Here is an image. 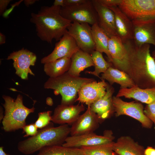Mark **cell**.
<instances>
[{
  "mask_svg": "<svg viewBox=\"0 0 155 155\" xmlns=\"http://www.w3.org/2000/svg\"><path fill=\"white\" fill-rule=\"evenodd\" d=\"M127 51L126 63L122 71L131 78L135 86L146 89L155 87V59L150 45H136L133 40L124 43Z\"/></svg>",
  "mask_w": 155,
  "mask_h": 155,
  "instance_id": "obj_1",
  "label": "cell"
},
{
  "mask_svg": "<svg viewBox=\"0 0 155 155\" xmlns=\"http://www.w3.org/2000/svg\"><path fill=\"white\" fill-rule=\"evenodd\" d=\"M61 7L53 5L43 6L36 13H32L30 22L34 24L38 36L42 41L52 44L59 41L72 23L60 14Z\"/></svg>",
  "mask_w": 155,
  "mask_h": 155,
  "instance_id": "obj_2",
  "label": "cell"
},
{
  "mask_svg": "<svg viewBox=\"0 0 155 155\" xmlns=\"http://www.w3.org/2000/svg\"><path fill=\"white\" fill-rule=\"evenodd\" d=\"M70 127L67 124L54 127L51 123L38 131L37 134L20 142L17 148L25 155L32 154L47 146L62 145L70 133Z\"/></svg>",
  "mask_w": 155,
  "mask_h": 155,
  "instance_id": "obj_3",
  "label": "cell"
},
{
  "mask_svg": "<svg viewBox=\"0 0 155 155\" xmlns=\"http://www.w3.org/2000/svg\"><path fill=\"white\" fill-rule=\"evenodd\" d=\"M94 80L92 78L74 76L67 72L57 77L49 78L45 83L44 87L53 90L56 95L60 94L61 104L72 105L75 102L77 94L81 87Z\"/></svg>",
  "mask_w": 155,
  "mask_h": 155,
  "instance_id": "obj_4",
  "label": "cell"
},
{
  "mask_svg": "<svg viewBox=\"0 0 155 155\" xmlns=\"http://www.w3.org/2000/svg\"><path fill=\"white\" fill-rule=\"evenodd\" d=\"M2 97L5 101L3 104L5 110L2 121L3 129L8 132L23 129L26 125V118L30 114L34 112L35 108L33 106L28 108L25 106L20 94L15 100L8 96L4 95Z\"/></svg>",
  "mask_w": 155,
  "mask_h": 155,
  "instance_id": "obj_5",
  "label": "cell"
},
{
  "mask_svg": "<svg viewBox=\"0 0 155 155\" xmlns=\"http://www.w3.org/2000/svg\"><path fill=\"white\" fill-rule=\"evenodd\" d=\"M60 14L72 22L86 23L92 26L98 23V14L92 0H87L75 6L61 7Z\"/></svg>",
  "mask_w": 155,
  "mask_h": 155,
  "instance_id": "obj_6",
  "label": "cell"
},
{
  "mask_svg": "<svg viewBox=\"0 0 155 155\" xmlns=\"http://www.w3.org/2000/svg\"><path fill=\"white\" fill-rule=\"evenodd\" d=\"M112 103L116 117L127 115L139 121L144 127H152L153 123L144 114L142 103L135 101L125 102L116 96L113 97Z\"/></svg>",
  "mask_w": 155,
  "mask_h": 155,
  "instance_id": "obj_7",
  "label": "cell"
},
{
  "mask_svg": "<svg viewBox=\"0 0 155 155\" xmlns=\"http://www.w3.org/2000/svg\"><path fill=\"white\" fill-rule=\"evenodd\" d=\"M118 7L131 20L155 18V0H121Z\"/></svg>",
  "mask_w": 155,
  "mask_h": 155,
  "instance_id": "obj_8",
  "label": "cell"
},
{
  "mask_svg": "<svg viewBox=\"0 0 155 155\" xmlns=\"http://www.w3.org/2000/svg\"><path fill=\"white\" fill-rule=\"evenodd\" d=\"M133 39L137 45L152 44L155 47V18L132 20Z\"/></svg>",
  "mask_w": 155,
  "mask_h": 155,
  "instance_id": "obj_9",
  "label": "cell"
},
{
  "mask_svg": "<svg viewBox=\"0 0 155 155\" xmlns=\"http://www.w3.org/2000/svg\"><path fill=\"white\" fill-rule=\"evenodd\" d=\"M67 32L75 40L80 49L90 54L95 50L91 26L86 23L72 22Z\"/></svg>",
  "mask_w": 155,
  "mask_h": 155,
  "instance_id": "obj_10",
  "label": "cell"
},
{
  "mask_svg": "<svg viewBox=\"0 0 155 155\" xmlns=\"http://www.w3.org/2000/svg\"><path fill=\"white\" fill-rule=\"evenodd\" d=\"M115 137L112 131L105 130L102 135L94 132L67 137L62 146L65 147L80 148L82 146L99 145L113 142Z\"/></svg>",
  "mask_w": 155,
  "mask_h": 155,
  "instance_id": "obj_11",
  "label": "cell"
},
{
  "mask_svg": "<svg viewBox=\"0 0 155 155\" xmlns=\"http://www.w3.org/2000/svg\"><path fill=\"white\" fill-rule=\"evenodd\" d=\"M7 59L13 60L16 73L21 79L27 80L29 73L34 75L30 68V66L35 65L36 60V56L33 52L23 48L10 53Z\"/></svg>",
  "mask_w": 155,
  "mask_h": 155,
  "instance_id": "obj_12",
  "label": "cell"
},
{
  "mask_svg": "<svg viewBox=\"0 0 155 155\" xmlns=\"http://www.w3.org/2000/svg\"><path fill=\"white\" fill-rule=\"evenodd\" d=\"M80 49L74 39L67 32L55 44L52 52L42 58L41 63L44 64L64 57H71L73 54Z\"/></svg>",
  "mask_w": 155,
  "mask_h": 155,
  "instance_id": "obj_13",
  "label": "cell"
},
{
  "mask_svg": "<svg viewBox=\"0 0 155 155\" xmlns=\"http://www.w3.org/2000/svg\"><path fill=\"white\" fill-rule=\"evenodd\" d=\"M100 123L97 115L92 111L90 105L86 111L80 115L70 127V136L78 135L94 132Z\"/></svg>",
  "mask_w": 155,
  "mask_h": 155,
  "instance_id": "obj_14",
  "label": "cell"
},
{
  "mask_svg": "<svg viewBox=\"0 0 155 155\" xmlns=\"http://www.w3.org/2000/svg\"><path fill=\"white\" fill-rule=\"evenodd\" d=\"M108 84L104 80L99 82L94 80L85 84L79 90L75 102L90 105L104 95Z\"/></svg>",
  "mask_w": 155,
  "mask_h": 155,
  "instance_id": "obj_15",
  "label": "cell"
},
{
  "mask_svg": "<svg viewBox=\"0 0 155 155\" xmlns=\"http://www.w3.org/2000/svg\"><path fill=\"white\" fill-rule=\"evenodd\" d=\"M85 108L82 103L76 105L61 104L55 108L51 116V121L56 124L71 125Z\"/></svg>",
  "mask_w": 155,
  "mask_h": 155,
  "instance_id": "obj_16",
  "label": "cell"
},
{
  "mask_svg": "<svg viewBox=\"0 0 155 155\" xmlns=\"http://www.w3.org/2000/svg\"><path fill=\"white\" fill-rule=\"evenodd\" d=\"M92 1L98 14V24L99 27L105 32L109 38L118 36L115 15L113 11L110 8L102 5L97 0Z\"/></svg>",
  "mask_w": 155,
  "mask_h": 155,
  "instance_id": "obj_17",
  "label": "cell"
},
{
  "mask_svg": "<svg viewBox=\"0 0 155 155\" xmlns=\"http://www.w3.org/2000/svg\"><path fill=\"white\" fill-rule=\"evenodd\" d=\"M114 92L112 85L108 83L104 95L90 105L91 110L97 115L100 123L114 112L112 103V96Z\"/></svg>",
  "mask_w": 155,
  "mask_h": 155,
  "instance_id": "obj_18",
  "label": "cell"
},
{
  "mask_svg": "<svg viewBox=\"0 0 155 155\" xmlns=\"http://www.w3.org/2000/svg\"><path fill=\"white\" fill-rule=\"evenodd\" d=\"M114 12L118 36L124 43L133 39V26L132 20L118 6L108 8Z\"/></svg>",
  "mask_w": 155,
  "mask_h": 155,
  "instance_id": "obj_19",
  "label": "cell"
},
{
  "mask_svg": "<svg viewBox=\"0 0 155 155\" xmlns=\"http://www.w3.org/2000/svg\"><path fill=\"white\" fill-rule=\"evenodd\" d=\"M108 49L115 68L122 71L126 62L127 51L124 43L118 36L109 38Z\"/></svg>",
  "mask_w": 155,
  "mask_h": 155,
  "instance_id": "obj_20",
  "label": "cell"
},
{
  "mask_svg": "<svg viewBox=\"0 0 155 155\" xmlns=\"http://www.w3.org/2000/svg\"><path fill=\"white\" fill-rule=\"evenodd\" d=\"M145 149L131 137H119L113 146V150L118 155H145Z\"/></svg>",
  "mask_w": 155,
  "mask_h": 155,
  "instance_id": "obj_21",
  "label": "cell"
},
{
  "mask_svg": "<svg viewBox=\"0 0 155 155\" xmlns=\"http://www.w3.org/2000/svg\"><path fill=\"white\" fill-rule=\"evenodd\" d=\"M116 96L133 98L149 104L155 102V87L142 89L135 85L130 88L120 89Z\"/></svg>",
  "mask_w": 155,
  "mask_h": 155,
  "instance_id": "obj_22",
  "label": "cell"
},
{
  "mask_svg": "<svg viewBox=\"0 0 155 155\" xmlns=\"http://www.w3.org/2000/svg\"><path fill=\"white\" fill-rule=\"evenodd\" d=\"M101 80H107L110 85L116 83L120 86V89L130 88L135 86L129 76L125 72L113 67H109L101 74Z\"/></svg>",
  "mask_w": 155,
  "mask_h": 155,
  "instance_id": "obj_23",
  "label": "cell"
},
{
  "mask_svg": "<svg viewBox=\"0 0 155 155\" xmlns=\"http://www.w3.org/2000/svg\"><path fill=\"white\" fill-rule=\"evenodd\" d=\"M70 68L67 72L69 74L79 77L80 73L85 69L94 64L90 54L79 49L72 55Z\"/></svg>",
  "mask_w": 155,
  "mask_h": 155,
  "instance_id": "obj_24",
  "label": "cell"
},
{
  "mask_svg": "<svg viewBox=\"0 0 155 155\" xmlns=\"http://www.w3.org/2000/svg\"><path fill=\"white\" fill-rule=\"evenodd\" d=\"M71 63V58L63 57L44 64V70L50 78L57 77L68 71Z\"/></svg>",
  "mask_w": 155,
  "mask_h": 155,
  "instance_id": "obj_25",
  "label": "cell"
},
{
  "mask_svg": "<svg viewBox=\"0 0 155 155\" xmlns=\"http://www.w3.org/2000/svg\"><path fill=\"white\" fill-rule=\"evenodd\" d=\"M92 36L95 46V50L101 53H104L106 55L111 63L112 59L108 49L109 37L105 32L98 26V24L91 26Z\"/></svg>",
  "mask_w": 155,
  "mask_h": 155,
  "instance_id": "obj_26",
  "label": "cell"
},
{
  "mask_svg": "<svg viewBox=\"0 0 155 155\" xmlns=\"http://www.w3.org/2000/svg\"><path fill=\"white\" fill-rule=\"evenodd\" d=\"M36 155H84L80 148L54 145L45 147Z\"/></svg>",
  "mask_w": 155,
  "mask_h": 155,
  "instance_id": "obj_27",
  "label": "cell"
},
{
  "mask_svg": "<svg viewBox=\"0 0 155 155\" xmlns=\"http://www.w3.org/2000/svg\"><path fill=\"white\" fill-rule=\"evenodd\" d=\"M115 142L80 148L84 155H118L113 150Z\"/></svg>",
  "mask_w": 155,
  "mask_h": 155,
  "instance_id": "obj_28",
  "label": "cell"
},
{
  "mask_svg": "<svg viewBox=\"0 0 155 155\" xmlns=\"http://www.w3.org/2000/svg\"><path fill=\"white\" fill-rule=\"evenodd\" d=\"M90 55L94 64V70L93 71H86L85 73L93 75L100 78L99 74L104 73L109 67L113 66V64L105 61L102 53L98 51H94Z\"/></svg>",
  "mask_w": 155,
  "mask_h": 155,
  "instance_id": "obj_29",
  "label": "cell"
},
{
  "mask_svg": "<svg viewBox=\"0 0 155 155\" xmlns=\"http://www.w3.org/2000/svg\"><path fill=\"white\" fill-rule=\"evenodd\" d=\"M51 111L40 112L38 113V117L34 123L38 128L41 129L51 123Z\"/></svg>",
  "mask_w": 155,
  "mask_h": 155,
  "instance_id": "obj_30",
  "label": "cell"
},
{
  "mask_svg": "<svg viewBox=\"0 0 155 155\" xmlns=\"http://www.w3.org/2000/svg\"><path fill=\"white\" fill-rule=\"evenodd\" d=\"M145 115L154 123L155 129V102L147 104L144 109Z\"/></svg>",
  "mask_w": 155,
  "mask_h": 155,
  "instance_id": "obj_31",
  "label": "cell"
},
{
  "mask_svg": "<svg viewBox=\"0 0 155 155\" xmlns=\"http://www.w3.org/2000/svg\"><path fill=\"white\" fill-rule=\"evenodd\" d=\"M38 129L34 123L26 125L23 128L24 132L26 133L24 137H27L29 136H32L35 135L38 132Z\"/></svg>",
  "mask_w": 155,
  "mask_h": 155,
  "instance_id": "obj_32",
  "label": "cell"
},
{
  "mask_svg": "<svg viewBox=\"0 0 155 155\" xmlns=\"http://www.w3.org/2000/svg\"><path fill=\"white\" fill-rule=\"evenodd\" d=\"M103 6L109 8L113 7L119 6L121 0H97Z\"/></svg>",
  "mask_w": 155,
  "mask_h": 155,
  "instance_id": "obj_33",
  "label": "cell"
},
{
  "mask_svg": "<svg viewBox=\"0 0 155 155\" xmlns=\"http://www.w3.org/2000/svg\"><path fill=\"white\" fill-rule=\"evenodd\" d=\"M87 0H64L65 7L73 6L83 3Z\"/></svg>",
  "mask_w": 155,
  "mask_h": 155,
  "instance_id": "obj_34",
  "label": "cell"
},
{
  "mask_svg": "<svg viewBox=\"0 0 155 155\" xmlns=\"http://www.w3.org/2000/svg\"><path fill=\"white\" fill-rule=\"evenodd\" d=\"M12 0H0V15H2L6 10L8 5Z\"/></svg>",
  "mask_w": 155,
  "mask_h": 155,
  "instance_id": "obj_35",
  "label": "cell"
},
{
  "mask_svg": "<svg viewBox=\"0 0 155 155\" xmlns=\"http://www.w3.org/2000/svg\"><path fill=\"white\" fill-rule=\"evenodd\" d=\"M145 155H155V148L151 146H148L144 150Z\"/></svg>",
  "mask_w": 155,
  "mask_h": 155,
  "instance_id": "obj_36",
  "label": "cell"
},
{
  "mask_svg": "<svg viewBox=\"0 0 155 155\" xmlns=\"http://www.w3.org/2000/svg\"><path fill=\"white\" fill-rule=\"evenodd\" d=\"M53 5L61 7H64V0H55L54 1Z\"/></svg>",
  "mask_w": 155,
  "mask_h": 155,
  "instance_id": "obj_37",
  "label": "cell"
},
{
  "mask_svg": "<svg viewBox=\"0 0 155 155\" xmlns=\"http://www.w3.org/2000/svg\"><path fill=\"white\" fill-rule=\"evenodd\" d=\"M36 1V0H24V4L26 7H28L29 5L34 4Z\"/></svg>",
  "mask_w": 155,
  "mask_h": 155,
  "instance_id": "obj_38",
  "label": "cell"
},
{
  "mask_svg": "<svg viewBox=\"0 0 155 155\" xmlns=\"http://www.w3.org/2000/svg\"><path fill=\"white\" fill-rule=\"evenodd\" d=\"M6 38L5 35L2 33H0V44L1 45L5 42Z\"/></svg>",
  "mask_w": 155,
  "mask_h": 155,
  "instance_id": "obj_39",
  "label": "cell"
},
{
  "mask_svg": "<svg viewBox=\"0 0 155 155\" xmlns=\"http://www.w3.org/2000/svg\"><path fill=\"white\" fill-rule=\"evenodd\" d=\"M46 103L49 106H52L53 104L52 99L50 97L47 98L46 100Z\"/></svg>",
  "mask_w": 155,
  "mask_h": 155,
  "instance_id": "obj_40",
  "label": "cell"
},
{
  "mask_svg": "<svg viewBox=\"0 0 155 155\" xmlns=\"http://www.w3.org/2000/svg\"><path fill=\"white\" fill-rule=\"evenodd\" d=\"M0 155H12L7 154L5 152L3 146L0 147Z\"/></svg>",
  "mask_w": 155,
  "mask_h": 155,
  "instance_id": "obj_41",
  "label": "cell"
},
{
  "mask_svg": "<svg viewBox=\"0 0 155 155\" xmlns=\"http://www.w3.org/2000/svg\"><path fill=\"white\" fill-rule=\"evenodd\" d=\"M4 115H3V111L2 107L0 108V121L3 119Z\"/></svg>",
  "mask_w": 155,
  "mask_h": 155,
  "instance_id": "obj_42",
  "label": "cell"
},
{
  "mask_svg": "<svg viewBox=\"0 0 155 155\" xmlns=\"http://www.w3.org/2000/svg\"><path fill=\"white\" fill-rule=\"evenodd\" d=\"M151 55L152 57L155 59V49L151 53Z\"/></svg>",
  "mask_w": 155,
  "mask_h": 155,
  "instance_id": "obj_43",
  "label": "cell"
},
{
  "mask_svg": "<svg viewBox=\"0 0 155 155\" xmlns=\"http://www.w3.org/2000/svg\"><path fill=\"white\" fill-rule=\"evenodd\" d=\"M154 148H155V145L154 146Z\"/></svg>",
  "mask_w": 155,
  "mask_h": 155,
  "instance_id": "obj_44",
  "label": "cell"
}]
</instances>
